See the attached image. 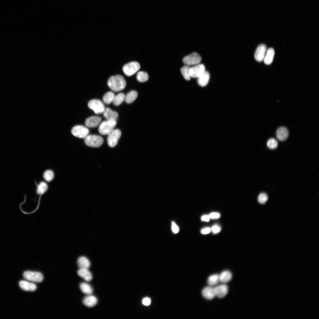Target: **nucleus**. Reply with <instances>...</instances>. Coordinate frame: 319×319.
Listing matches in <instances>:
<instances>
[{
    "label": "nucleus",
    "mask_w": 319,
    "mask_h": 319,
    "mask_svg": "<svg viewBox=\"0 0 319 319\" xmlns=\"http://www.w3.org/2000/svg\"><path fill=\"white\" fill-rule=\"evenodd\" d=\"M140 68L139 63L136 61H132L125 64L123 67V70L126 75L130 76L136 73Z\"/></svg>",
    "instance_id": "4"
},
{
    "label": "nucleus",
    "mask_w": 319,
    "mask_h": 319,
    "mask_svg": "<svg viewBox=\"0 0 319 319\" xmlns=\"http://www.w3.org/2000/svg\"><path fill=\"white\" fill-rule=\"evenodd\" d=\"M266 49V47L264 44H261L258 47L254 55L255 58L257 61L261 62L263 60Z\"/></svg>",
    "instance_id": "12"
},
{
    "label": "nucleus",
    "mask_w": 319,
    "mask_h": 319,
    "mask_svg": "<svg viewBox=\"0 0 319 319\" xmlns=\"http://www.w3.org/2000/svg\"><path fill=\"white\" fill-rule=\"evenodd\" d=\"M219 281V275L218 274L211 275L207 280L209 286H211L217 285Z\"/></svg>",
    "instance_id": "27"
},
{
    "label": "nucleus",
    "mask_w": 319,
    "mask_h": 319,
    "mask_svg": "<svg viewBox=\"0 0 319 319\" xmlns=\"http://www.w3.org/2000/svg\"><path fill=\"white\" fill-rule=\"evenodd\" d=\"M116 125V121L107 120L103 121L100 125L99 132L102 135H108L113 130Z\"/></svg>",
    "instance_id": "3"
},
{
    "label": "nucleus",
    "mask_w": 319,
    "mask_h": 319,
    "mask_svg": "<svg viewBox=\"0 0 319 319\" xmlns=\"http://www.w3.org/2000/svg\"><path fill=\"white\" fill-rule=\"evenodd\" d=\"M104 117L108 120L116 121L118 119V114L115 111L109 108H105L103 112Z\"/></svg>",
    "instance_id": "14"
},
{
    "label": "nucleus",
    "mask_w": 319,
    "mask_h": 319,
    "mask_svg": "<svg viewBox=\"0 0 319 319\" xmlns=\"http://www.w3.org/2000/svg\"><path fill=\"white\" fill-rule=\"evenodd\" d=\"M137 92L132 90L128 92L125 96V101L127 103H131L133 102L138 97Z\"/></svg>",
    "instance_id": "24"
},
{
    "label": "nucleus",
    "mask_w": 319,
    "mask_h": 319,
    "mask_svg": "<svg viewBox=\"0 0 319 319\" xmlns=\"http://www.w3.org/2000/svg\"><path fill=\"white\" fill-rule=\"evenodd\" d=\"M214 289L215 296L219 298L224 297L228 292L227 286L224 284L217 286Z\"/></svg>",
    "instance_id": "11"
},
{
    "label": "nucleus",
    "mask_w": 319,
    "mask_h": 319,
    "mask_svg": "<svg viewBox=\"0 0 319 319\" xmlns=\"http://www.w3.org/2000/svg\"><path fill=\"white\" fill-rule=\"evenodd\" d=\"M276 136L278 139L280 141L285 140L289 135V132L285 127H281L279 128L277 130Z\"/></svg>",
    "instance_id": "17"
},
{
    "label": "nucleus",
    "mask_w": 319,
    "mask_h": 319,
    "mask_svg": "<svg viewBox=\"0 0 319 319\" xmlns=\"http://www.w3.org/2000/svg\"><path fill=\"white\" fill-rule=\"evenodd\" d=\"M43 178L45 180L50 182L52 180L54 177L53 172L51 170L45 171L43 174Z\"/></svg>",
    "instance_id": "32"
},
{
    "label": "nucleus",
    "mask_w": 319,
    "mask_h": 319,
    "mask_svg": "<svg viewBox=\"0 0 319 319\" xmlns=\"http://www.w3.org/2000/svg\"><path fill=\"white\" fill-rule=\"evenodd\" d=\"M211 230L214 234H217L220 231L221 228L218 225L215 224L212 227Z\"/></svg>",
    "instance_id": "35"
},
{
    "label": "nucleus",
    "mask_w": 319,
    "mask_h": 319,
    "mask_svg": "<svg viewBox=\"0 0 319 319\" xmlns=\"http://www.w3.org/2000/svg\"><path fill=\"white\" fill-rule=\"evenodd\" d=\"M274 54V51L273 48H271L268 49L263 60L265 64L269 65L272 63Z\"/></svg>",
    "instance_id": "20"
},
{
    "label": "nucleus",
    "mask_w": 319,
    "mask_h": 319,
    "mask_svg": "<svg viewBox=\"0 0 319 319\" xmlns=\"http://www.w3.org/2000/svg\"><path fill=\"white\" fill-rule=\"evenodd\" d=\"M80 288L82 292L87 294L90 295L93 293L92 287L87 283H82L80 285Z\"/></svg>",
    "instance_id": "25"
},
{
    "label": "nucleus",
    "mask_w": 319,
    "mask_h": 319,
    "mask_svg": "<svg viewBox=\"0 0 319 319\" xmlns=\"http://www.w3.org/2000/svg\"><path fill=\"white\" fill-rule=\"evenodd\" d=\"M190 67L188 65H185L182 67L180 69V71L185 79L187 80H189L191 77L190 74Z\"/></svg>",
    "instance_id": "29"
},
{
    "label": "nucleus",
    "mask_w": 319,
    "mask_h": 319,
    "mask_svg": "<svg viewBox=\"0 0 319 319\" xmlns=\"http://www.w3.org/2000/svg\"><path fill=\"white\" fill-rule=\"evenodd\" d=\"M23 276L26 280L32 282H41L43 279L42 274L38 272L27 271L24 272Z\"/></svg>",
    "instance_id": "8"
},
{
    "label": "nucleus",
    "mask_w": 319,
    "mask_h": 319,
    "mask_svg": "<svg viewBox=\"0 0 319 319\" xmlns=\"http://www.w3.org/2000/svg\"><path fill=\"white\" fill-rule=\"evenodd\" d=\"M97 298L93 295H89L83 299V304L88 307H92L95 306L97 303Z\"/></svg>",
    "instance_id": "19"
},
{
    "label": "nucleus",
    "mask_w": 319,
    "mask_h": 319,
    "mask_svg": "<svg viewBox=\"0 0 319 319\" xmlns=\"http://www.w3.org/2000/svg\"><path fill=\"white\" fill-rule=\"evenodd\" d=\"M151 302V300L149 297H145L142 300V303L144 305L148 306L150 305Z\"/></svg>",
    "instance_id": "37"
},
{
    "label": "nucleus",
    "mask_w": 319,
    "mask_h": 319,
    "mask_svg": "<svg viewBox=\"0 0 319 319\" xmlns=\"http://www.w3.org/2000/svg\"><path fill=\"white\" fill-rule=\"evenodd\" d=\"M267 147L270 149H274L276 148L278 146V143L276 139L274 138L269 139L267 143Z\"/></svg>",
    "instance_id": "33"
},
{
    "label": "nucleus",
    "mask_w": 319,
    "mask_h": 319,
    "mask_svg": "<svg viewBox=\"0 0 319 319\" xmlns=\"http://www.w3.org/2000/svg\"><path fill=\"white\" fill-rule=\"evenodd\" d=\"M77 263L80 268L88 269L90 266V262L89 259L84 256H81L79 258Z\"/></svg>",
    "instance_id": "22"
},
{
    "label": "nucleus",
    "mask_w": 319,
    "mask_h": 319,
    "mask_svg": "<svg viewBox=\"0 0 319 319\" xmlns=\"http://www.w3.org/2000/svg\"><path fill=\"white\" fill-rule=\"evenodd\" d=\"M101 118L97 116H92L87 118L85 121L86 126L89 128H95L100 124Z\"/></svg>",
    "instance_id": "13"
},
{
    "label": "nucleus",
    "mask_w": 319,
    "mask_h": 319,
    "mask_svg": "<svg viewBox=\"0 0 319 319\" xmlns=\"http://www.w3.org/2000/svg\"><path fill=\"white\" fill-rule=\"evenodd\" d=\"M121 133L118 129H114L108 135L107 138V143L111 147H115L121 136Z\"/></svg>",
    "instance_id": "7"
},
{
    "label": "nucleus",
    "mask_w": 319,
    "mask_h": 319,
    "mask_svg": "<svg viewBox=\"0 0 319 319\" xmlns=\"http://www.w3.org/2000/svg\"><path fill=\"white\" fill-rule=\"evenodd\" d=\"M125 95L124 93H119L115 96L112 102L114 105L118 106L125 100Z\"/></svg>",
    "instance_id": "26"
},
{
    "label": "nucleus",
    "mask_w": 319,
    "mask_h": 319,
    "mask_svg": "<svg viewBox=\"0 0 319 319\" xmlns=\"http://www.w3.org/2000/svg\"><path fill=\"white\" fill-rule=\"evenodd\" d=\"M37 186V192L39 195H41L45 193L48 188L47 184L44 182H40Z\"/></svg>",
    "instance_id": "31"
},
{
    "label": "nucleus",
    "mask_w": 319,
    "mask_h": 319,
    "mask_svg": "<svg viewBox=\"0 0 319 319\" xmlns=\"http://www.w3.org/2000/svg\"><path fill=\"white\" fill-rule=\"evenodd\" d=\"M210 217L209 215H204L201 217L202 220L206 222H208L209 220Z\"/></svg>",
    "instance_id": "40"
},
{
    "label": "nucleus",
    "mask_w": 319,
    "mask_h": 319,
    "mask_svg": "<svg viewBox=\"0 0 319 319\" xmlns=\"http://www.w3.org/2000/svg\"><path fill=\"white\" fill-rule=\"evenodd\" d=\"M137 80L140 82H144L149 79V76L147 73L143 71L138 72L136 75Z\"/></svg>",
    "instance_id": "30"
},
{
    "label": "nucleus",
    "mask_w": 319,
    "mask_h": 319,
    "mask_svg": "<svg viewBox=\"0 0 319 319\" xmlns=\"http://www.w3.org/2000/svg\"><path fill=\"white\" fill-rule=\"evenodd\" d=\"M202 294L204 298L208 300H212L215 296L214 287L210 286L205 287L202 290Z\"/></svg>",
    "instance_id": "16"
},
{
    "label": "nucleus",
    "mask_w": 319,
    "mask_h": 319,
    "mask_svg": "<svg viewBox=\"0 0 319 319\" xmlns=\"http://www.w3.org/2000/svg\"><path fill=\"white\" fill-rule=\"evenodd\" d=\"M88 105L89 108L96 114L103 113L105 108L103 102L98 99L90 100L88 102Z\"/></svg>",
    "instance_id": "5"
},
{
    "label": "nucleus",
    "mask_w": 319,
    "mask_h": 319,
    "mask_svg": "<svg viewBox=\"0 0 319 319\" xmlns=\"http://www.w3.org/2000/svg\"><path fill=\"white\" fill-rule=\"evenodd\" d=\"M258 201L261 204H263L267 201L268 196L265 193H260L258 196Z\"/></svg>",
    "instance_id": "34"
},
{
    "label": "nucleus",
    "mask_w": 319,
    "mask_h": 319,
    "mask_svg": "<svg viewBox=\"0 0 319 319\" xmlns=\"http://www.w3.org/2000/svg\"><path fill=\"white\" fill-rule=\"evenodd\" d=\"M89 131L87 127L81 125L75 126L71 130L73 136L80 138H85L89 135Z\"/></svg>",
    "instance_id": "6"
},
{
    "label": "nucleus",
    "mask_w": 319,
    "mask_h": 319,
    "mask_svg": "<svg viewBox=\"0 0 319 319\" xmlns=\"http://www.w3.org/2000/svg\"><path fill=\"white\" fill-rule=\"evenodd\" d=\"M201 60L200 56L196 52L193 53L185 56L183 59V63L186 65H196L199 64Z\"/></svg>",
    "instance_id": "9"
},
{
    "label": "nucleus",
    "mask_w": 319,
    "mask_h": 319,
    "mask_svg": "<svg viewBox=\"0 0 319 319\" xmlns=\"http://www.w3.org/2000/svg\"><path fill=\"white\" fill-rule=\"evenodd\" d=\"M115 96V94L113 92L110 91L108 92L103 96V102L106 104H110L112 102Z\"/></svg>",
    "instance_id": "28"
},
{
    "label": "nucleus",
    "mask_w": 319,
    "mask_h": 319,
    "mask_svg": "<svg viewBox=\"0 0 319 319\" xmlns=\"http://www.w3.org/2000/svg\"><path fill=\"white\" fill-rule=\"evenodd\" d=\"M205 71V66L202 64H198L190 68V74L191 77L198 78Z\"/></svg>",
    "instance_id": "10"
},
{
    "label": "nucleus",
    "mask_w": 319,
    "mask_h": 319,
    "mask_svg": "<svg viewBox=\"0 0 319 319\" xmlns=\"http://www.w3.org/2000/svg\"><path fill=\"white\" fill-rule=\"evenodd\" d=\"M232 274L229 271H224L222 272L219 275V279L220 282L224 284L230 281L232 278Z\"/></svg>",
    "instance_id": "23"
},
{
    "label": "nucleus",
    "mask_w": 319,
    "mask_h": 319,
    "mask_svg": "<svg viewBox=\"0 0 319 319\" xmlns=\"http://www.w3.org/2000/svg\"><path fill=\"white\" fill-rule=\"evenodd\" d=\"M84 142L88 146L97 148L100 147L103 142V138L96 135H88L85 138Z\"/></svg>",
    "instance_id": "2"
},
{
    "label": "nucleus",
    "mask_w": 319,
    "mask_h": 319,
    "mask_svg": "<svg viewBox=\"0 0 319 319\" xmlns=\"http://www.w3.org/2000/svg\"><path fill=\"white\" fill-rule=\"evenodd\" d=\"M19 285L20 288L25 291H34L37 289V286L35 284L26 281H20Z\"/></svg>",
    "instance_id": "15"
},
{
    "label": "nucleus",
    "mask_w": 319,
    "mask_h": 319,
    "mask_svg": "<svg viewBox=\"0 0 319 319\" xmlns=\"http://www.w3.org/2000/svg\"><path fill=\"white\" fill-rule=\"evenodd\" d=\"M172 229L173 232L175 234L178 233L179 231L178 226L173 222H172Z\"/></svg>",
    "instance_id": "36"
},
{
    "label": "nucleus",
    "mask_w": 319,
    "mask_h": 319,
    "mask_svg": "<svg viewBox=\"0 0 319 319\" xmlns=\"http://www.w3.org/2000/svg\"><path fill=\"white\" fill-rule=\"evenodd\" d=\"M77 273L79 276L87 281H90L92 280V274L88 269L80 268Z\"/></svg>",
    "instance_id": "21"
},
{
    "label": "nucleus",
    "mask_w": 319,
    "mask_h": 319,
    "mask_svg": "<svg viewBox=\"0 0 319 319\" xmlns=\"http://www.w3.org/2000/svg\"><path fill=\"white\" fill-rule=\"evenodd\" d=\"M210 218L212 219H217L219 218L220 217L219 213L217 212H212L209 215Z\"/></svg>",
    "instance_id": "38"
},
{
    "label": "nucleus",
    "mask_w": 319,
    "mask_h": 319,
    "mask_svg": "<svg viewBox=\"0 0 319 319\" xmlns=\"http://www.w3.org/2000/svg\"><path fill=\"white\" fill-rule=\"evenodd\" d=\"M107 84L112 90L118 92L124 89L126 82L123 77L117 75L110 77L108 81Z\"/></svg>",
    "instance_id": "1"
},
{
    "label": "nucleus",
    "mask_w": 319,
    "mask_h": 319,
    "mask_svg": "<svg viewBox=\"0 0 319 319\" xmlns=\"http://www.w3.org/2000/svg\"><path fill=\"white\" fill-rule=\"evenodd\" d=\"M209 78V73L208 71H205L198 78V83L201 87L205 86L207 84Z\"/></svg>",
    "instance_id": "18"
},
{
    "label": "nucleus",
    "mask_w": 319,
    "mask_h": 319,
    "mask_svg": "<svg viewBox=\"0 0 319 319\" xmlns=\"http://www.w3.org/2000/svg\"><path fill=\"white\" fill-rule=\"evenodd\" d=\"M211 229L209 227H206L202 229L201 232L204 234H206L209 233L211 231Z\"/></svg>",
    "instance_id": "39"
}]
</instances>
